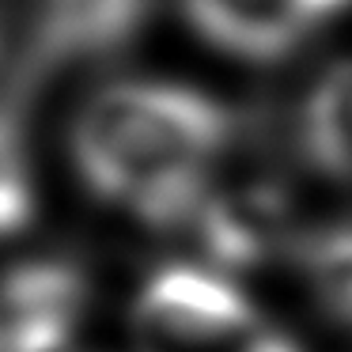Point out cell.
I'll use <instances>...</instances> for the list:
<instances>
[{"label":"cell","instance_id":"obj_8","mask_svg":"<svg viewBox=\"0 0 352 352\" xmlns=\"http://www.w3.org/2000/svg\"><path fill=\"white\" fill-rule=\"evenodd\" d=\"M34 212V193H31V175L19 137L8 122H0V239L16 235L31 223Z\"/></svg>","mask_w":352,"mask_h":352},{"label":"cell","instance_id":"obj_4","mask_svg":"<svg viewBox=\"0 0 352 352\" xmlns=\"http://www.w3.org/2000/svg\"><path fill=\"white\" fill-rule=\"evenodd\" d=\"M87 314L76 265L31 258L0 273V352H65Z\"/></svg>","mask_w":352,"mask_h":352},{"label":"cell","instance_id":"obj_2","mask_svg":"<svg viewBox=\"0 0 352 352\" xmlns=\"http://www.w3.org/2000/svg\"><path fill=\"white\" fill-rule=\"evenodd\" d=\"M352 0H182L201 42L250 65H273L326 31Z\"/></svg>","mask_w":352,"mask_h":352},{"label":"cell","instance_id":"obj_5","mask_svg":"<svg viewBox=\"0 0 352 352\" xmlns=\"http://www.w3.org/2000/svg\"><path fill=\"white\" fill-rule=\"evenodd\" d=\"M152 0H38V50L61 57H102L144 27Z\"/></svg>","mask_w":352,"mask_h":352},{"label":"cell","instance_id":"obj_7","mask_svg":"<svg viewBox=\"0 0 352 352\" xmlns=\"http://www.w3.org/2000/svg\"><path fill=\"white\" fill-rule=\"evenodd\" d=\"M292 258L299 273L311 280L329 318L352 326V223L303 231Z\"/></svg>","mask_w":352,"mask_h":352},{"label":"cell","instance_id":"obj_6","mask_svg":"<svg viewBox=\"0 0 352 352\" xmlns=\"http://www.w3.org/2000/svg\"><path fill=\"white\" fill-rule=\"evenodd\" d=\"M299 144L311 167L352 182V61L326 69L307 91Z\"/></svg>","mask_w":352,"mask_h":352},{"label":"cell","instance_id":"obj_1","mask_svg":"<svg viewBox=\"0 0 352 352\" xmlns=\"http://www.w3.org/2000/svg\"><path fill=\"white\" fill-rule=\"evenodd\" d=\"M235 137L220 99L170 80L99 87L72 122V160L91 193L148 228L193 223Z\"/></svg>","mask_w":352,"mask_h":352},{"label":"cell","instance_id":"obj_3","mask_svg":"<svg viewBox=\"0 0 352 352\" xmlns=\"http://www.w3.org/2000/svg\"><path fill=\"white\" fill-rule=\"evenodd\" d=\"M208 265L235 269L265 265L276 254H292L303 231L292 220V201L276 182L212 186L205 205L193 216Z\"/></svg>","mask_w":352,"mask_h":352}]
</instances>
